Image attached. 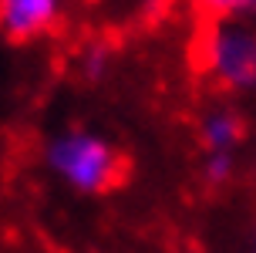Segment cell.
I'll return each instance as SVG.
<instances>
[{"instance_id": "6da1fadb", "label": "cell", "mask_w": 256, "mask_h": 253, "mask_svg": "<svg viewBox=\"0 0 256 253\" xmlns=\"http://www.w3.org/2000/svg\"><path fill=\"white\" fill-rule=\"evenodd\" d=\"M44 162L64 186L88 196L112 189L122 176V159L112 149V142L88 128L58 132L44 149Z\"/></svg>"}, {"instance_id": "7a4b0ae2", "label": "cell", "mask_w": 256, "mask_h": 253, "mask_svg": "<svg viewBox=\"0 0 256 253\" xmlns=\"http://www.w3.org/2000/svg\"><path fill=\"white\" fill-rule=\"evenodd\" d=\"M202 64L222 88H256V31L222 21L202 44Z\"/></svg>"}, {"instance_id": "3957f363", "label": "cell", "mask_w": 256, "mask_h": 253, "mask_svg": "<svg viewBox=\"0 0 256 253\" xmlns=\"http://www.w3.org/2000/svg\"><path fill=\"white\" fill-rule=\"evenodd\" d=\"M61 17V0H0V31L10 41H34Z\"/></svg>"}, {"instance_id": "277c9868", "label": "cell", "mask_w": 256, "mask_h": 253, "mask_svg": "<svg viewBox=\"0 0 256 253\" xmlns=\"http://www.w3.org/2000/svg\"><path fill=\"white\" fill-rule=\"evenodd\" d=\"M240 135H243V122L230 108H216L202 118V142L209 152H232Z\"/></svg>"}, {"instance_id": "5b68a950", "label": "cell", "mask_w": 256, "mask_h": 253, "mask_svg": "<svg viewBox=\"0 0 256 253\" xmlns=\"http://www.w3.org/2000/svg\"><path fill=\"white\" fill-rule=\"evenodd\" d=\"M199 4L216 17H236V14L256 11V0H199Z\"/></svg>"}, {"instance_id": "8992f818", "label": "cell", "mask_w": 256, "mask_h": 253, "mask_svg": "<svg viewBox=\"0 0 256 253\" xmlns=\"http://www.w3.org/2000/svg\"><path fill=\"white\" fill-rule=\"evenodd\" d=\"M206 172L212 182H222V179L232 172V155L230 152H209V159H206Z\"/></svg>"}]
</instances>
